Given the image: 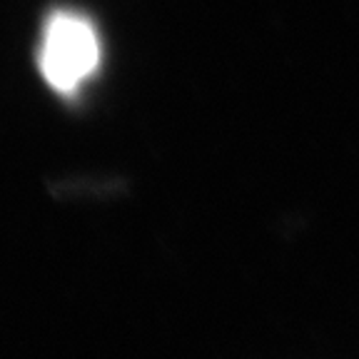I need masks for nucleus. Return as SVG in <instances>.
<instances>
[{
    "label": "nucleus",
    "mask_w": 359,
    "mask_h": 359,
    "mask_svg": "<svg viewBox=\"0 0 359 359\" xmlns=\"http://www.w3.org/2000/svg\"><path fill=\"white\" fill-rule=\"evenodd\" d=\"M40 73L57 93H75L100 65V38L78 13H55L40 40Z\"/></svg>",
    "instance_id": "f257e3e1"
}]
</instances>
